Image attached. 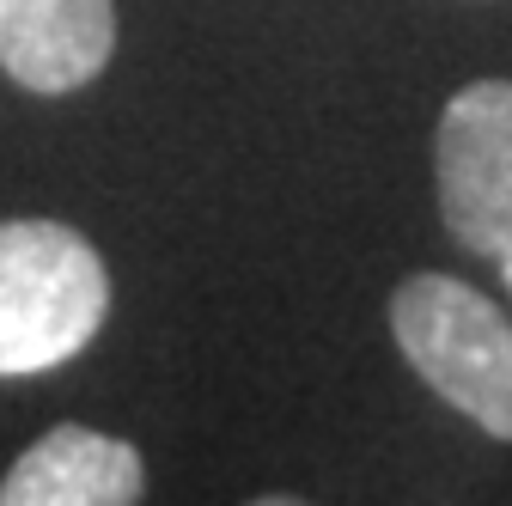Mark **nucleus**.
<instances>
[{"instance_id": "1", "label": "nucleus", "mask_w": 512, "mask_h": 506, "mask_svg": "<svg viewBox=\"0 0 512 506\" xmlns=\"http://www.w3.org/2000/svg\"><path fill=\"white\" fill-rule=\"evenodd\" d=\"M110 318V275L86 232L61 220L0 226V378L68 366Z\"/></svg>"}, {"instance_id": "3", "label": "nucleus", "mask_w": 512, "mask_h": 506, "mask_svg": "<svg viewBox=\"0 0 512 506\" xmlns=\"http://www.w3.org/2000/svg\"><path fill=\"white\" fill-rule=\"evenodd\" d=\"M439 220L464 250H512V80H470L452 92L433 135Z\"/></svg>"}, {"instance_id": "5", "label": "nucleus", "mask_w": 512, "mask_h": 506, "mask_svg": "<svg viewBox=\"0 0 512 506\" xmlns=\"http://www.w3.org/2000/svg\"><path fill=\"white\" fill-rule=\"evenodd\" d=\"M147 494L141 452L98 427H49L0 476V506H128Z\"/></svg>"}, {"instance_id": "2", "label": "nucleus", "mask_w": 512, "mask_h": 506, "mask_svg": "<svg viewBox=\"0 0 512 506\" xmlns=\"http://www.w3.org/2000/svg\"><path fill=\"white\" fill-rule=\"evenodd\" d=\"M391 336L433 397L512 439V324L488 293L458 275H409L391 293Z\"/></svg>"}, {"instance_id": "6", "label": "nucleus", "mask_w": 512, "mask_h": 506, "mask_svg": "<svg viewBox=\"0 0 512 506\" xmlns=\"http://www.w3.org/2000/svg\"><path fill=\"white\" fill-rule=\"evenodd\" d=\"M494 263H500V281L512 287V250H500V257H494Z\"/></svg>"}, {"instance_id": "4", "label": "nucleus", "mask_w": 512, "mask_h": 506, "mask_svg": "<svg viewBox=\"0 0 512 506\" xmlns=\"http://www.w3.org/2000/svg\"><path fill=\"white\" fill-rule=\"evenodd\" d=\"M110 0H0V68L37 98H68L110 68Z\"/></svg>"}]
</instances>
